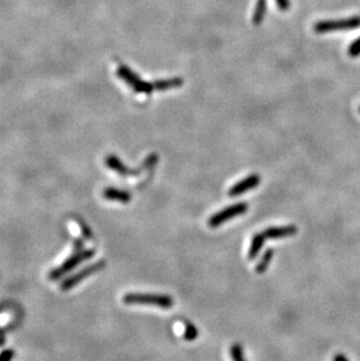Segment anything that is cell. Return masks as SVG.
<instances>
[{"label":"cell","mask_w":360,"mask_h":361,"mask_svg":"<svg viewBox=\"0 0 360 361\" xmlns=\"http://www.w3.org/2000/svg\"><path fill=\"white\" fill-rule=\"evenodd\" d=\"M123 302L128 305H152L160 309H171L174 305L173 298L168 294L130 292L124 294Z\"/></svg>","instance_id":"obj_1"},{"label":"cell","mask_w":360,"mask_h":361,"mask_svg":"<svg viewBox=\"0 0 360 361\" xmlns=\"http://www.w3.org/2000/svg\"><path fill=\"white\" fill-rule=\"evenodd\" d=\"M94 256H95L94 249H84L76 251V253L72 255L68 260H66L60 267L55 268V269L49 274V280L52 281L60 280L62 276H65L66 274H68L69 271H72L74 268L80 266V264L83 263L84 261L90 260V258H92Z\"/></svg>","instance_id":"obj_2"},{"label":"cell","mask_w":360,"mask_h":361,"mask_svg":"<svg viewBox=\"0 0 360 361\" xmlns=\"http://www.w3.org/2000/svg\"><path fill=\"white\" fill-rule=\"evenodd\" d=\"M116 74L118 77H120L122 81H124L125 83L134 89L137 94H145L150 95L151 92L154 90L153 83H150V82L143 81L140 76H138L136 72H132L130 68L127 67V66L121 65L118 67Z\"/></svg>","instance_id":"obj_3"},{"label":"cell","mask_w":360,"mask_h":361,"mask_svg":"<svg viewBox=\"0 0 360 361\" xmlns=\"http://www.w3.org/2000/svg\"><path fill=\"white\" fill-rule=\"evenodd\" d=\"M360 27V16H351V18L340 20H323L313 26L316 33H328L336 31H350Z\"/></svg>","instance_id":"obj_4"},{"label":"cell","mask_w":360,"mask_h":361,"mask_svg":"<svg viewBox=\"0 0 360 361\" xmlns=\"http://www.w3.org/2000/svg\"><path fill=\"white\" fill-rule=\"evenodd\" d=\"M105 264H107L105 263V261L101 260L92 264H89V266H87V267H84L83 269H81L80 271H77V273L72 275V276L66 278L64 282L61 283V290L68 291V290L72 289V288L76 287L77 284H80L82 281H84L85 278H88L89 276H91V275L98 273V271L103 270L105 268Z\"/></svg>","instance_id":"obj_5"},{"label":"cell","mask_w":360,"mask_h":361,"mask_svg":"<svg viewBox=\"0 0 360 361\" xmlns=\"http://www.w3.org/2000/svg\"><path fill=\"white\" fill-rule=\"evenodd\" d=\"M248 204L246 203H239L235 205H232V206L226 207L224 210L217 212L214 215H212L210 218H208V226L211 228H217L220 227L221 224H223L226 221L232 220V218L240 217V215H243L248 211Z\"/></svg>","instance_id":"obj_6"},{"label":"cell","mask_w":360,"mask_h":361,"mask_svg":"<svg viewBox=\"0 0 360 361\" xmlns=\"http://www.w3.org/2000/svg\"><path fill=\"white\" fill-rule=\"evenodd\" d=\"M260 181L261 178L259 174H250L249 177L242 179V180L239 181V183H236L234 186L230 187V190L228 191V195L232 198L242 195L243 193H246V192L259 186Z\"/></svg>","instance_id":"obj_7"},{"label":"cell","mask_w":360,"mask_h":361,"mask_svg":"<svg viewBox=\"0 0 360 361\" xmlns=\"http://www.w3.org/2000/svg\"><path fill=\"white\" fill-rule=\"evenodd\" d=\"M105 165L110 168V170L115 171L116 173H118L121 177H134V175L140 174L141 170H131L129 168L127 165H124L122 163V160L117 155L110 154L105 158Z\"/></svg>","instance_id":"obj_8"},{"label":"cell","mask_w":360,"mask_h":361,"mask_svg":"<svg viewBox=\"0 0 360 361\" xmlns=\"http://www.w3.org/2000/svg\"><path fill=\"white\" fill-rule=\"evenodd\" d=\"M263 235L266 238H283L293 236L297 233V227L289 224V226H280V227H270L264 229Z\"/></svg>","instance_id":"obj_9"},{"label":"cell","mask_w":360,"mask_h":361,"mask_svg":"<svg viewBox=\"0 0 360 361\" xmlns=\"http://www.w3.org/2000/svg\"><path fill=\"white\" fill-rule=\"evenodd\" d=\"M103 198L110 201H118L122 204H128L131 200V194L127 191L118 190V188L108 187L103 191Z\"/></svg>","instance_id":"obj_10"},{"label":"cell","mask_w":360,"mask_h":361,"mask_svg":"<svg viewBox=\"0 0 360 361\" xmlns=\"http://www.w3.org/2000/svg\"><path fill=\"white\" fill-rule=\"evenodd\" d=\"M184 84V79L180 77H172V78H165V79H157L153 82L154 90L164 91L168 90V89L179 88Z\"/></svg>","instance_id":"obj_11"},{"label":"cell","mask_w":360,"mask_h":361,"mask_svg":"<svg viewBox=\"0 0 360 361\" xmlns=\"http://www.w3.org/2000/svg\"><path fill=\"white\" fill-rule=\"evenodd\" d=\"M264 240H266V236H264L263 233L255 234L253 236L252 243H250L249 251H248V258L250 261H253L254 258H256L257 255L260 254V250L262 249Z\"/></svg>","instance_id":"obj_12"},{"label":"cell","mask_w":360,"mask_h":361,"mask_svg":"<svg viewBox=\"0 0 360 361\" xmlns=\"http://www.w3.org/2000/svg\"><path fill=\"white\" fill-rule=\"evenodd\" d=\"M267 12V0H257L255 9L253 14V22L255 25H260L263 21L264 15Z\"/></svg>","instance_id":"obj_13"},{"label":"cell","mask_w":360,"mask_h":361,"mask_svg":"<svg viewBox=\"0 0 360 361\" xmlns=\"http://www.w3.org/2000/svg\"><path fill=\"white\" fill-rule=\"evenodd\" d=\"M274 256V250L273 249H267L266 251H264V254L262 255V257H261L260 262L256 264L255 267V273L256 274H263L266 273L267 271V268L269 267L270 262H272V258Z\"/></svg>","instance_id":"obj_14"},{"label":"cell","mask_w":360,"mask_h":361,"mask_svg":"<svg viewBox=\"0 0 360 361\" xmlns=\"http://www.w3.org/2000/svg\"><path fill=\"white\" fill-rule=\"evenodd\" d=\"M198 337V330L197 327L193 325V324H190V323H186L185 324V332H184V338L186 340H194L197 339Z\"/></svg>","instance_id":"obj_15"},{"label":"cell","mask_w":360,"mask_h":361,"mask_svg":"<svg viewBox=\"0 0 360 361\" xmlns=\"http://www.w3.org/2000/svg\"><path fill=\"white\" fill-rule=\"evenodd\" d=\"M230 356H232L233 361H246L243 358V351L242 347L239 344H234L230 347Z\"/></svg>","instance_id":"obj_16"},{"label":"cell","mask_w":360,"mask_h":361,"mask_svg":"<svg viewBox=\"0 0 360 361\" xmlns=\"http://www.w3.org/2000/svg\"><path fill=\"white\" fill-rule=\"evenodd\" d=\"M349 55L352 56V58H357V56L360 55V36L355 40L349 47Z\"/></svg>","instance_id":"obj_17"},{"label":"cell","mask_w":360,"mask_h":361,"mask_svg":"<svg viewBox=\"0 0 360 361\" xmlns=\"http://www.w3.org/2000/svg\"><path fill=\"white\" fill-rule=\"evenodd\" d=\"M14 358V351L5 350L0 353V361H12Z\"/></svg>","instance_id":"obj_18"},{"label":"cell","mask_w":360,"mask_h":361,"mask_svg":"<svg viewBox=\"0 0 360 361\" xmlns=\"http://www.w3.org/2000/svg\"><path fill=\"white\" fill-rule=\"evenodd\" d=\"M276 2L281 11H288V9L290 8L289 0H276Z\"/></svg>","instance_id":"obj_19"},{"label":"cell","mask_w":360,"mask_h":361,"mask_svg":"<svg viewBox=\"0 0 360 361\" xmlns=\"http://www.w3.org/2000/svg\"><path fill=\"white\" fill-rule=\"evenodd\" d=\"M333 361H348V359H346L344 356H342V354H338V356L335 357Z\"/></svg>","instance_id":"obj_20"}]
</instances>
